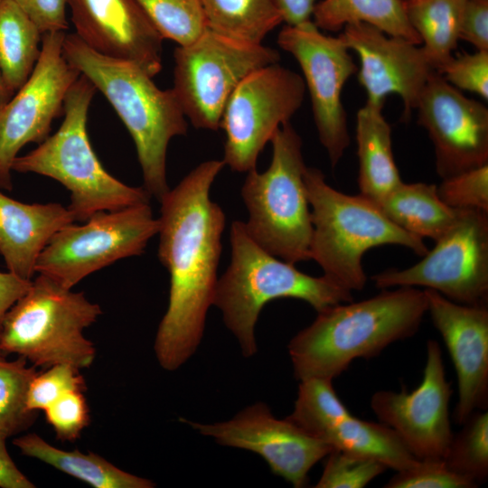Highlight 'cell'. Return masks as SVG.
I'll return each mask as SVG.
<instances>
[{
	"label": "cell",
	"instance_id": "obj_29",
	"mask_svg": "<svg viewBox=\"0 0 488 488\" xmlns=\"http://www.w3.org/2000/svg\"><path fill=\"white\" fill-rule=\"evenodd\" d=\"M208 28L241 42L259 44L283 23L275 0H201Z\"/></svg>",
	"mask_w": 488,
	"mask_h": 488
},
{
	"label": "cell",
	"instance_id": "obj_18",
	"mask_svg": "<svg viewBox=\"0 0 488 488\" xmlns=\"http://www.w3.org/2000/svg\"><path fill=\"white\" fill-rule=\"evenodd\" d=\"M338 36L359 58L358 80L367 101L384 104L389 94H397L404 106L401 119L408 120L436 71L422 47L365 23L347 24Z\"/></svg>",
	"mask_w": 488,
	"mask_h": 488
},
{
	"label": "cell",
	"instance_id": "obj_35",
	"mask_svg": "<svg viewBox=\"0 0 488 488\" xmlns=\"http://www.w3.org/2000/svg\"><path fill=\"white\" fill-rule=\"evenodd\" d=\"M32 380L27 395L26 407L31 411L44 410L57 399L71 391H84L86 383L80 369L67 364L52 365Z\"/></svg>",
	"mask_w": 488,
	"mask_h": 488
},
{
	"label": "cell",
	"instance_id": "obj_15",
	"mask_svg": "<svg viewBox=\"0 0 488 488\" xmlns=\"http://www.w3.org/2000/svg\"><path fill=\"white\" fill-rule=\"evenodd\" d=\"M452 393L440 345L428 340L420 385L409 393L405 389L376 391L371 408L417 459H443L453 436L449 418Z\"/></svg>",
	"mask_w": 488,
	"mask_h": 488
},
{
	"label": "cell",
	"instance_id": "obj_16",
	"mask_svg": "<svg viewBox=\"0 0 488 488\" xmlns=\"http://www.w3.org/2000/svg\"><path fill=\"white\" fill-rule=\"evenodd\" d=\"M418 123L433 144L441 179L488 164V109L434 72L418 101Z\"/></svg>",
	"mask_w": 488,
	"mask_h": 488
},
{
	"label": "cell",
	"instance_id": "obj_43",
	"mask_svg": "<svg viewBox=\"0 0 488 488\" xmlns=\"http://www.w3.org/2000/svg\"><path fill=\"white\" fill-rule=\"evenodd\" d=\"M0 487H35V485L15 465L6 449L5 440L3 438H0Z\"/></svg>",
	"mask_w": 488,
	"mask_h": 488
},
{
	"label": "cell",
	"instance_id": "obj_27",
	"mask_svg": "<svg viewBox=\"0 0 488 488\" xmlns=\"http://www.w3.org/2000/svg\"><path fill=\"white\" fill-rule=\"evenodd\" d=\"M322 440L333 449L374 458L396 472L418 460L390 427L352 414L333 426Z\"/></svg>",
	"mask_w": 488,
	"mask_h": 488
},
{
	"label": "cell",
	"instance_id": "obj_28",
	"mask_svg": "<svg viewBox=\"0 0 488 488\" xmlns=\"http://www.w3.org/2000/svg\"><path fill=\"white\" fill-rule=\"evenodd\" d=\"M406 17L421 39L427 60L437 70L452 58L467 0H402Z\"/></svg>",
	"mask_w": 488,
	"mask_h": 488
},
{
	"label": "cell",
	"instance_id": "obj_7",
	"mask_svg": "<svg viewBox=\"0 0 488 488\" xmlns=\"http://www.w3.org/2000/svg\"><path fill=\"white\" fill-rule=\"evenodd\" d=\"M270 142L268 168L262 173L249 170L241 188L249 211L245 226L264 249L296 264L310 259L313 233L303 142L290 122L281 126Z\"/></svg>",
	"mask_w": 488,
	"mask_h": 488
},
{
	"label": "cell",
	"instance_id": "obj_23",
	"mask_svg": "<svg viewBox=\"0 0 488 488\" xmlns=\"http://www.w3.org/2000/svg\"><path fill=\"white\" fill-rule=\"evenodd\" d=\"M375 203L402 230L433 240L449 230L458 213L457 209L450 208L441 201L436 185L426 183L402 182Z\"/></svg>",
	"mask_w": 488,
	"mask_h": 488
},
{
	"label": "cell",
	"instance_id": "obj_10",
	"mask_svg": "<svg viewBox=\"0 0 488 488\" xmlns=\"http://www.w3.org/2000/svg\"><path fill=\"white\" fill-rule=\"evenodd\" d=\"M83 222L68 224L52 237L38 258V274L71 289L89 275L142 254L159 230L149 203L100 211Z\"/></svg>",
	"mask_w": 488,
	"mask_h": 488
},
{
	"label": "cell",
	"instance_id": "obj_41",
	"mask_svg": "<svg viewBox=\"0 0 488 488\" xmlns=\"http://www.w3.org/2000/svg\"><path fill=\"white\" fill-rule=\"evenodd\" d=\"M477 51H488V0H467L460 23L459 40Z\"/></svg>",
	"mask_w": 488,
	"mask_h": 488
},
{
	"label": "cell",
	"instance_id": "obj_24",
	"mask_svg": "<svg viewBox=\"0 0 488 488\" xmlns=\"http://www.w3.org/2000/svg\"><path fill=\"white\" fill-rule=\"evenodd\" d=\"M23 455L36 458L95 488H152V481L125 472L92 452L65 451L35 433L14 440Z\"/></svg>",
	"mask_w": 488,
	"mask_h": 488
},
{
	"label": "cell",
	"instance_id": "obj_6",
	"mask_svg": "<svg viewBox=\"0 0 488 488\" xmlns=\"http://www.w3.org/2000/svg\"><path fill=\"white\" fill-rule=\"evenodd\" d=\"M95 86L83 75L70 88L59 129L33 151L17 156L12 170L52 178L70 192L68 206L75 221L100 211L149 203L143 187L125 184L109 174L98 159L88 136L87 118Z\"/></svg>",
	"mask_w": 488,
	"mask_h": 488
},
{
	"label": "cell",
	"instance_id": "obj_11",
	"mask_svg": "<svg viewBox=\"0 0 488 488\" xmlns=\"http://www.w3.org/2000/svg\"><path fill=\"white\" fill-rule=\"evenodd\" d=\"M457 210L455 223L419 262L373 275L375 286H422L458 304L487 306L488 213Z\"/></svg>",
	"mask_w": 488,
	"mask_h": 488
},
{
	"label": "cell",
	"instance_id": "obj_5",
	"mask_svg": "<svg viewBox=\"0 0 488 488\" xmlns=\"http://www.w3.org/2000/svg\"><path fill=\"white\" fill-rule=\"evenodd\" d=\"M305 183L313 224L310 259L338 286L364 288L362 258L372 248L399 245L420 257L428 251L423 239L394 224L371 200L329 185L321 170L306 167Z\"/></svg>",
	"mask_w": 488,
	"mask_h": 488
},
{
	"label": "cell",
	"instance_id": "obj_2",
	"mask_svg": "<svg viewBox=\"0 0 488 488\" xmlns=\"http://www.w3.org/2000/svg\"><path fill=\"white\" fill-rule=\"evenodd\" d=\"M317 313L315 320L288 343L299 381L333 380L355 359L375 357L389 344L413 336L427 313V303L424 289L399 286Z\"/></svg>",
	"mask_w": 488,
	"mask_h": 488
},
{
	"label": "cell",
	"instance_id": "obj_34",
	"mask_svg": "<svg viewBox=\"0 0 488 488\" xmlns=\"http://www.w3.org/2000/svg\"><path fill=\"white\" fill-rule=\"evenodd\" d=\"M389 469L364 455L333 449L328 455L316 488H362Z\"/></svg>",
	"mask_w": 488,
	"mask_h": 488
},
{
	"label": "cell",
	"instance_id": "obj_38",
	"mask_svg": "<svg viewBox=\"0 0 488 488\" xmlns=\"http://www.w3.org/2000/svg\"><path fill=\"white\" fill-rule=\"evenodd\" d=\"M436 72L455 88L488 99V51L452 56Z\"/></svg>",
	"mask_w": 488,
	"mask_h": 488
},
{
	"label": "cell",
	"instance_id": "obj_22",
	"mask_svg": "<svg viewBox=\"0 0 488 488\" xmlns=\"http://www.w3.org/2000/svg\"><path fill=\"white\" fill-rule=\"evenodd\" d=\"M383 107L366 100L356 116L360 193L374 202L403 182L394 160L391 127L383 116Z\"/></svg>",
	"mask_w": 488,
	"mask_h": 488
},
{
	"label": "cell",
	"instance_id": "obj_21",
	"mask_svg": "<svg viewBox=\"0 0 488 488\" xmlns=\"http://www.w3.org/2000/svg\"><path fill=\"white\" fill-rule=\"evenodd\" d=\"M72 222V213L60 203L28 204L0 192V254L8 271L32 280L49 240Z\"/></svg>",
	"mask_w": 488,
	"mask_h": 488
},
{
	"label": "cell",
	"instance_id": "obj_30",
	"mask_svg": "<svg viewBox=\"0 0 488 488\" xmlns=\"http://www.w3.org/2000/svg\"><path fill=\"white\" fill-rule=\"evenodd\" d=\"M350 414L337 396L333 380L310 378L300 381L294 410L286 418L322 440L333 426Z\"/></svg>",
	"mask_w": 488,
	"mask_h": 488
},
{
	"label": "cell",
	"instance_id": "obj_12",
	"mask_svg": "<svg viewBox=\"0 0 488 488\" xmlns=\"http://www.w3.org/2000/svg\"><path fill=\"white\" fill-rule=\"evenodd\" d=\"M304 79L277 63L249 74L230 96L220 122L226 134L225 165L248 173L276 131L302 106Z\"/></svg>",
	"mask_w": 488,
	"mask_h": 488
},
{
	"label": "cell",
	"instance_id": "obj_40",
	"mask_svg": "<svg viewBox=\"0 0 488 488\" xmlns=\"http://www.w3.org/2000/svg\"><path fill=\"white\" fill-rule=\"evenodd\" d=\"M35 23L42 34L65 32L67 0H14Z\"/></svg>",
	"mask_w": 488,
	"mask_h": 488
},
{
	"label": "cell",
	"instance_id": "obj_26",
	"mask_svg": "<svg viewBox=\"0 0 488 488\" xmlns=\"http://www.w3.org/2000/svg\"><path fill=\"white\" fill-rule=\"evenodd\" d=\"M313 22L319 29L337 32L345 25L365 23L386 34L414 44L422 43L409 24L402 0H322L316 3Z\"/></svg>",
	"mask_w": 488,
	"mask_h": 488
},
{
	"label": "cell",
	"instance_id": "obj_44",
	"mask_svg": "<svg viewBox=\"0 0 488 488\" xmlns=\"http://www.w3.org/2000/svg\"><path fill=\"white\" fill-rule=\"evenodd\" d=\"M283 22L296 25L311 20L317 0H275Z\"/></svg>",
	"mask_w": 488,
	"mask_h": 488
},
{
	"label": "cell",
	"instance_id": "obj_19",
	"mask_svg": "<svg viewBox=\"0 0 488 488\" xmlns=\"http://www.w3.org/2000/svg\"><path fill=\"white\" fill-rule=\"evenodd\" d=\"M427 312L451 356L458 383L454 418L462 425L488 405V308L453 302L424 289Z\"/></svg>",
	"mask_w": 488,
	"mask_h": 488
},
{
	"label": "cell",
	"instance_id": "obj_25",
	"mask_svg": "<svg viewBox=\"0 0 488 488\" xmlns=\"http://www.w3.org/2000/svg\"><path fill=\"white\" fill-rule=\"evenodd\" d=\"M42 34L14 0H0V70L14 95L32 74Z\"/></svg>",
	"mask_w": 488,
	"mask_h": 488
},
{
	"label": "cell",
	"instance_id": "obj_17",
	"mask_svg": "<svg viewBox=\"0 0 488 488\" xmlns=\"http://www.w3.org/2000/svg\"><path fill=\"white\" fill-rule=\"evenodd\" d=\"M183 421L222 446L259 455L275 474L296 488L305 486L311 468L333 450L327 443L308 435L287 418H276L268 407L260 402L224 422L205 425Z\"/></svg>",
	"mask_w": 488,
	"mask_h": 488
},
{
	"label": "cell",
	"instance_id": "obj_4",
	"mask_svg": "<svg viewBox=\"0 0 488 488\" xmlns=\"http://www.w3.org/2000/svg\"><path fill=\"white\" fill-rule=\"evenodd\" d=\"M230 262L217 281L213 305L238 339L244 356L257 352L254 329L263 306L278 298H296L317 312L353 300L352 291L324 276L313 277L272 255L249 234L245 222L230 226Z\"/></svg>",
	"mask_w": 488,
	"mask_h": 488
},
{
	"label": "cell",
	"instance_id": "obj_45",
	"mask_svg": "<svg viewBox=\"0 0 488 488\" xmlns=\"http://www.w3.org/2000/svg\"><path fill=\"white\" fill-rule=\"evenodd\" d=\"M13 95L8 91L0 70V106L5 104Z\"/></svg>",
	"mask_w": 488,
	"mask_h": 488
},
{
	"label": "cell",
	"instance_id": "obj_1",
	"mask_svg": "<svg viewBox=\"0 0 488 488\" xmlns=\"http://www.w3.org/2000/svg\"><path fill=\"white\" fill-rule=\"evenodd\" d=\"M224 165L223 160L198 164L160 201L158 258L169 272L170 290L155 351L167 371L194 353L213 305L226 218L210 192Z\"/></svg>",
	"mask_w": 488,
	"mask_h": 488
},
{
	"label": "cell",
	"instance_id": "obj_8",
	"mask_svg": "<svg viewBox=\"0 0 488 488\" xmlns=\"http://www.w3.org/2000/svg\"><path fill=\"white\" fill-rule=\"evenodd\" d=\"M102 314L83 292L65 288L39 274L8 310L0 328V352L16 353L35 367L67 363L89 367L95 346L84 330Z\"/></svg>",
	"mask_w": 488,
	"mask_h": 488
},
{
	"label": "cell",
	"instance_id": "obj_31",
	"mask_svg": "<svg viewBox=\"0 0 488 488\" xmlns=\"http://www.w3.org/2000/svg\"><path fill=\"white\" fill-rule=\"evenodd\" d=\"M462 425L443 460L452 472L478 485L488 476V412L475 410Z\"/></svg>",
	"mask_w": 488,
	"mask_h": 488
},
{
	"label": "cell",
	"instance_id": "obj_39",
	"mask_svg": "<svg viewBox=\"0 0 488 488\" xmlns=\"http://www.w3.org/2000/svg\"><path fill=\"white\" fill-rule=\"evenodd\" d=\"M47 422L61 441L74 442L89 424V412L82 391H71L44 409Z\"/></svg>",
	"mask_w": 488,
	"mask_h": 488
},
{
	"label": "cell",
	"instance_id": "obj_36",
	"mask_svg": "<svg viewBox=\"0 0 488 488\" xmlns=\"http://www.w3.org/2000/svg\"><path fill=\"white\" fill-rule=\"evenodd\" d=\"M436 191L450 208L488 213V164L442 179Z\"/></svg>",
	"mask_w": 488,
	"mask_h": 488
},
{
	"label": "cell",
	"instance_id": "obj_20",
	"mask_svg": "<svg viewBox=\"0 0 488 488\" xmlns=\"http://www.w3.org/2000/svg\"><path fill=\"white\" fill-rule=\"evenodd\" d=\"M74 33L108 57L135 63L150 77L162 70L163 37L137 0H67Z\"/></svg>",
	"mask_w": 488,
	"mask_h": 488
},
{
	"label": "cell",
	"instance_id": "obj_32",
	"mask_svg": "<svg viewBox=\"0 0 488 488\" xmlns=\"http://www.w3.org/2000/svg\"><path fill=\"white\" fill-rule=\"evenodd\" d=\"M37 373L35 366H28L25 358L7 361L0 352V438L6 440L34 421L36 412L27 408L26 395Z\"/></svg>",
	"mask_w": 488,
	"mask_h": 488
},
{
	"label": "cell",
	"instance_id": "obj_33",
	"mask_svg": "<svg viewBox=\"0 0 488 488\" xmlns=\"http://www.w3.org/2000/svg\"><path fill=\"white\" fill-rule=\"evenodd\" d=\"M163 39L188 45L209 28L201 0H137Z\"/></svg>",
	"mask_w": 488,
	"mask_h": 488
},
{
	"label": "cell",
	"instance_id": "obj_13",
	"mask_svg": "<svg viewBox=\"0 0 488 488\" xmlns=\"http://www.w3.org/2000/svg\"><path fill=\"white\" fill-rule=\"evenodd\" d=\"M277 44L301 68L320 143L335 167L351 142L342 92L357 65L342 39L323 33L312 20L286 24Z\"/></svg>",
	"mask_w": 488,
	"mask_h": 488
},
{
	"label": "cell",
	"instance_id": "obj_42",
	"mask_svg": "<svg viewBox=\"0 0 488 488\" xmlns=\"http://www.w3.org/2000/svg\"><path fill=\"white\" fill-rule=\"evenodd\" d=\"M32 280L23 279L9 271L0 272V328L5 314L28 291Z\"/></svg>",
	"mask_w": 488,
	"mask_h": 488
},
{
	"label": "cell",
	"instance_id": "obj_3",
	"mask_svg": "<svg viewBox=\"0 0 488 488\" xmlns=\"http://www.w3.org/2000/svg\"><path fill=\"white\" fill-rule=\"evenodd\" d=\"M63 54L106 97L123 121L136 145L144 188L160 202L170 190L168 144L188 129L174 89H160L135 63L100 54L75 33H66Z\"/></svg>",
	"mask_w": 488,
	"mask_h": 488
},
{
	"label": "cell",
	"instance_id": "obj_14",
	"mask_svg": "<svg viewBox=\"0 0 488 488\" xmlns=\"http://www.w3.org/2000/svg\"><path fill=\"white\" fill-rule=\"evenodd\" d=\"M65 32L42 34L41 54L25 83L0 106V188L11 191L12 165L29 143L48 137L54 118L80 73L63 54Z\"/></svg>",
	"mask_w": 488,
	"mask_h": 488
},
{
	"label": "cell",
	"instance_id": "obj_9",
	"mask_svg": "<svg viewBox=\"0 0 488 488\" xmlns=\"http://www.w3.org/2000/svg\"><path fill=\"white\" fill-rule=\"evenodd\" d=\"M174 91L196 128L217 130L225 105L251 72L277 63L279 52L262 43L232 39L208 29L174 52Z\"/></svg>",
	"mask_w": 488,
	"mask_h": 488
},
{
	"label": "cell",
	"instance_id": "obj_37",
	"mask_svg": "<svg viewBox=\"0 0 488 488\" xmlns=\"http://www.w3.org/2000/svg\"><path fill=\"white\" fill-rule=\"evenodd\" d=\"M474 483L452 472L443 459L417 460L397 471L384 488H474Z\"/></svg>",
	"mask_w": 488,
	"mask_h": 488
}]
</instances>
